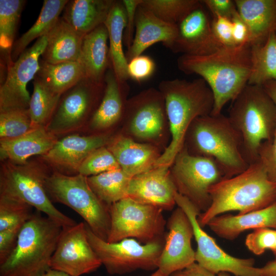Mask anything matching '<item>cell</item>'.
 Instances as JSON below:
<instances>
[{
	"mask_svg": "<svg viewBox=\"0 0 276 276\" xmlns=\"http://www.w3.org/2000/svg\"><path fill=\"white\" fill-rule=\"evenodd\" d=\"M209 192L211 204L197 217L201 227L227 212L237 211L242 215L269 206L276 201V183L269 180L258 160L241 173L214 185Z\"/></svg>",
	"mask_w": 276,
	"mask_h": 276,
	"instance_id": "cell-3",
	"label": "cell"
},
{
	"mask_svg": "<svg viewBox=\"0 0 276 276\" xmlns=\"http://www.w3.org/2000/svg\"><path fill=\"white\" fill-rule=\"evenodd\" d=\"M170 276H217V275L195 262L188 267L172 273Z\"/></svg>",
	"mask_w": 276,
	"mask_h": 276,
	"instance_id": "cell-49",
	"label": "cell"
},
{
	"mask_svg": "<svg viewBox=\"0 0 276 276\" xmlns=\"http://www.w3.org/2000/svg\"><path fill=\"white\" fill-rule=\"evenodd\" d=\"M201 3L209 9L213 16H221L231 20L237 12L234 1L232 0H203Z\"/></svg>",
	"mask_w": 276,
	"mask_h": 276,
	"instance_id": "cell-47",
	"label": "cell"
},
{
	"mask_svg": "<svg viewBox=\"0 0 276 276\" xmlns=\"http://www.w3.org/2000/svg\"><path fill=\"white\" fill-rule=\"evenodd\" d=\"M24 0H0V45L10 50L23 7Z\"/></svg>",
	"mask_w": 276,
	"mask_h": 276,
	"instance_id": "cell-37",
	"label": "cell"
},
{
	"mask_svg": "<svg viewBox=\"0 0 276 276\" xmlns=\"http://www.w3.org/2000/svg\"><path fill=\"white\" fill-rule=\"evenodd\" d=\"M163 210L127 197L110 205V228L107 241L136 239L144 244L164 238Z\"/></svg>",
	"mask_w": 276,
	"mask_h": 276,
	"instance_id": "cell-12",
	"label": "cell"
},
{
	"mask_svg": "<svg viewBox=\"0 0 276 276\" xmlns=\"http://www.w3.org/2000/svg\"><path fill=\"white\" fill-rule=\"evenodd\" d=\"M271 251H272L274 257H275V259H276V241H275V245L273 247V248L271 250Z\"/></svg>",
	"mask_w": 276,
	"mask_h": 276,
	"instance_id": "cell-55",
	"label": "cell"
},
{
	"mask_svg": "<svg viewBox=\"0 0 276 276\" xmlns=\"http://www.w3.org/2000/svg\"><path fill=\"white\" fill-rule=\"evenodd\" d=\"M260 276H276V259L260 268Z\"/></svg>",
	"mask_w": 276,
	"mask_h": 276,
	"instance_id": "cell-50",
	"label": "cell"
},
{
	"mask_svg": "<svg viewBox=\"0 0 276 276\" xmlns=\"http://www.w3.org/2000/svg\"><path fill=\"white\" fill-rule=\"evenodd\" d=\"M233 27V37L236 45L249 44L248 28L240 17L238 11L231 19Z\"/></svg>",
	"mask_w": 276,
	"mask_h": 276,
	"instance_id": "cell-48",
	"label": "cell"
},
{
	"mask_svg": "<svg viewBox=\"0 0 276 276\" xmlns=\"http://www.w3.org/2000/svg\"><path fill=\"white\" fill-rule=\"evenodd\" d=\"M60 95L48 89L35 77L29 111L34 128L48 125L57 108Z\"/></svg>",
	"mask_w": 276,
	"mask_h": 276,
	"instance_id": "cell-35",
	"label": "cell"
},
{
	"mask_svg": "<svg viewBox=\"0 0 276 276\" xmlns=\"http://www.w3.org/2000/svg\"><path fill=\"white\" fill-rule=\"evenodd\" d=\"M84 36L60 17L47 34V43L41 59L51 64L79 61Z\"/></svg>",
	"mask_w": 276,
	"mask_h": 276,
	"instance_id": "cell-28",
	"label": "cell"
},
{
	"mask_svg": "<svg viewBox=\"0 0 276 276\" xmlns=\"http://www.w3.org/2000/svg\"><path fill=\"white\" fill-rule=\"evenodd\" d=\"M158 89L163 95L171 139L155 167H170L183 146L186 133L197 118L211 114L214 100L213 93L201 78L192 81L174 79L162 80Z\"/></svg>",
	"mask_w": 276,
	"mask_h": 276,
	"instance_id": "cell-2",
	"label": "cell"
},
{
	"mask_svg": "<svg viewBox=\"0 0 276 276\" xmlns=\"http://www.w3.org/2000/svg\"><path fill=\"white\" fill-rule=\"evenodd\" d=\"M170 171L177 192L188 198L200 213L211 204L210 188L226 178L214 159L192 155L184 146L176 155Z\"/></svg>",
	"mask_w": 276,
	"mask_h": 276,
	"instance_id": "cell-10",
	"label": "cell"
},
{
	"mask_svg": "<svg viewBox=\"0 0 276 276\" xmlns=\"http://www.w3.org/2000/svg\"><path fill=\"white\" fill-rule=\"evenodd\" d=\"M177 65L182 73L198 75L206 82L214 96L211 114H218L248 84L251 70L250 45L224 47L205 56L181 55Z\"/></svg>",
	"mask_w": 276,
	"mask_h": 276,
	"instance_id": "cell-1",
	"label": "cell"
},
{
	"mask_svg": "<svg viewBox=\"0 0 276 276\" xmlns=\"http://www.w3.org/2000/svg\"><path fill=\"white\" fill-rule=\"evenodd\" d=\"M177 193L170 168L160 166L133 176L128 197L163 211H171L176 204L175 197Z\"/></svg>",
	"mask_w": 276,
	"mask_h": 276,
	"instance_id": "cell-21",
	"label": "cell"
},
{
	"mask_svg": "<svg viewBox=\"0 0 276 276\" xmlns=\"http://www.w3.org/2000/svg\"><path fill=\"white\" fill-rule=\"evenodd\" d=\"M211 22L215 37L223 47L236 45L233 40L232 22L230 19L221 16H214Z\"/></svg>",
	"mask_w": 276,
	"mask_h": 276,
	"instance_id": "cell-44",
	"label": "cell"
},
{
	"mask_svg": "<svg viewBox=\"0 0 276 276\" xmlns=\"http://www.w3.org/2000/svg\"><path fill=\"white\" fill-rule=\"evenodd\" d=\"M47 39V34L38 38L15 61L10 62L6 79L0 87V111L29 108L31 96L27 86L39 70L40 57Z\"/></svg>",
	"mask_w": 276,
	"mask_h": 276,
	"instance_id": "cell-15",
	"label": "cell"
},
{
	"mask_svg": "<svg viewBox=\"0 0 276 276\" xmlns=\"http://www.w3.org/2000/svg\"><path fill=\"white\" fill-rule=\"evenodd\" d=\"M233 102L228 118L242 136L244 155L250 165L258 160L261 144L274 136L276 108L262 86L249 84Z\"/></svg>",
	"mask_w": 276,
	"mask_h": 276,
	"instance_id": "cell-6",
	"label": "cell"
},
{
	"mask_svg": "<svg viewBox=\"0 0 276 276\" xmlns=\"http://www.w3.org/2000/svg\"><path fill=\"white\" fill-rule=\"evenodd\" d=\"M217 276H231L229 273L227 272H220L217 274Z\"/></svg>",
	"mask_w": 276,
	"mask_h": 276,
	"instance_id": "cell-54",
	"label": "cell"
},
{
	"mask_svg": "<svg viewBox=\"0 0 276 276\" xmlns=\"http://www.w3.org/2000/svg\"><path fill=\"white\" fill-rule=\"evenodd\" d=\"M62 228L41 212L34 213L21 228L14 250L0 264V276H40L50 269Z\"/></svg>",
	"mask_w": 276,
	"mask_h": 276,
	"instance_id": "cell-5",
	"label": "cell"
},
{
	"mask_svg": "<svg viewBox=\"0 0 276 276\" xmlns=\"http://www.w3.org/2000/svg\"><path fill=\"white\" fill-rule=\"evenodd\" d=\"M155 68V63L150 56L142 54L134 57L128 62L129 79L138 82L145 81L152 76Z\"/></svg>",
	"mask_w": 276,
	"mask_h": 276,
	"instance_id": "cell-42",
	"label": "cell"
},
{
	"mask_svg": "<svg viewBox=\"0 0 276 276\" xmlns=\"http://www.w3.org/2000/svg\"><path fill=\"white\" fill-rule=\"evenodd\" d=\"M105 84L86 78L62 95L47 126L56 135L88 125L103 98Z\"/></svg>",
	"mask_w": 276,
	"mask_h": 276,
	"instance_id": "cell-14",
	"label": "cell"
},
{
	"mask_svg": "<svg viewBox=\"0 0 276 276\" xmlns=\"http://www.w3.org/2000/svg\"><path fill=\"white\" fill-rule=\"evenodd\" d=\"M275 35H276V30H275Z\"/></svg>",
	"mask_w": 276,
	"mask_h": 276,
	"instance_id": "cell-56",
	"label": "cell"
},
{
	"mask_svg": "<svg viewBox=\"0 0 276 276\" xmlns=\"http://www.w3.org/2000/svg\"><path fill=\"white\" fill-rule=\"evenodd\" d=\"M132 140L153 145L163 152L171 139L164 97L149 87L128 99L117 132Z\"/></svg>",
	"mask_w": 276,
	"mask_h": 276,
	"instance_id": "cell-7",
	"label": "cell"
},
{
	"mask_svg": "<svg viewBox=\"0 0 276 276\" xmlns=\"http://www.w3.org/2000/svg\"><path fill=\"white\" fill-rule=\"evenodd\" d=\"M33 208L20 200L0 195V231L22 227L34 214Z\"/></svg>",
	"mask_w": 276,
	"mask_h": 276,
	"instance_id": "cell-38",
	"label": "cell"
},
{
	"mask_svg": "<svg viewBox=\"0 0 276 276\" xmlns=\"http://www.w3.org/2000/svg\"><path fill=\"white\" fill-rule=\"evenodd\" d=\"M150 276H168V275L165 274L164 273L160 271L159 269H157V270L153 273H152Z\"/></svg>",
	"mask_w": 276,
	"mask_h": 276,
	"instance_id": "cell-53",
	"label": "cell"
},
{
	"mask_svg": "<svg viewBox=\"0 0 276 276\" xmlns=\"http://www.w3.org/2000/svg\"><path fill=\"white\" fill-rule=\"evenodd\" d=\"M131 178L120 169L89 176L87 179L96 195L110 205L128 197Z\"/></svg>",
	"mask_w": 276,
	"mask_h": 276,
	"instance_id": "cell-34",
	"label": "cell"
},
{
	"mask_svg": "<svg viewBox=\"0 0 276 276\" xmlns=\"http://www.w3.org/2000/svg\"><path fill=\"white\" fill-rule=\"evenodd\" d=\"M34 129L28 108L0 111V140L13 139Z\"/></svg>",
	"mask_w": 276,
	"mask_h": 276,
	"instance_id": "cell-39",
	"label": "cell"
},
{
	"mask_svg": "<svg viewBox=\"0 0 276 276\" xmlns=\"http://www.w3.org/2000/svg\"><path fill=\"white\" fill-rule=\"evenodd\" d=\"M106 147L121 169L131 177L154 168L163 153L153 145L135 142L118 132Z\"/></svg>",
	"mask_w": 276,
	"mask_h": 276,
	"instance_id": "cell-23",
	"label": "cell"
},
{
	"mask_svg": "<svg viewBox=\"0 0 276 276\" xmlns=\"http://www.w3.org/2000/svg\"><path fill=\"white\" fill-rule=\"evenodd\" d=\"M51 174L43 164L28 160L16 164L2 161L0 171V195L22 201L44 213L63 228L77 223L59 211L49 198L45 187Z\"/></svg>",
	"mask_w": 276,
	"mask_h": 276,
	"instance_id": "cell-8",
	"label": "cell"
},
{
	"mask_svg": "<svg viewBox=\"0 0 276 276\" xmlns=\"http://www.w3.org/2000/svg\"><path fill=\"white\" fill-rule=\"evenodd\" d=\"M85 227L88 241L108 273L123 274L137 269L158 268L165 237L145 244L133 238L109 243L95 235L86 223Z\"/></svg>",
	"mask_w": 276,
	"mask_h": 276,
	"instance_id": "cell-11",
	"label": "cell"
},
{
	"mask_svg": "<svg viewBox=\"0 0 276 276\" xmlns=\"http://www.w3.org/2000/svg\"><path fill=\"white\" fill-rule=\"evenodd\" d=\"M120 167L106 146L92 152L80 165L77 174L85 177L120 169Z\"/></svg>",
	"mask_w": 276,
	"mask_h": 276,
	"instance_id": "cell-40",
	"label": "cell"
},
{
	"mask_svg": "<svg viewBox=\"0 0 276 276\" xmlns=\"http://www.w3.org/2000/svg\"><path fill=\"white\" fill-rule=\"evenodd\" d=\"M101 265L88 241L85 222L62 228L50 261L51 268L70 276H81L96 271Z\"/></svg>",
	"mask_w": 276,
	"mask_h": 276,
	"instance_id": "cell-16",
	"label": "cell"
},
{
	"mask_svg": "<svg viewBox=\"0 0 276 276\" xmlns=\"http://www.w3.org/2000/svg\"><path fill=\"white\" fill-rule=\"evenodd\" d=\"M40 68L35 77L53 93L62 96L65 92L87 78L83 65L79 61L57 64L40 60Z\"/></svg>",
	"mask_w": 276,
	"mask_h": 276,
	"instance_id": "cell-31",
	"label": "cell"
},
{
	"mask_svg": "<svg viewBox=\"0 0 276 276\" xmlns=\"http://www.w3.org/2000/svg\"><path fill=\"white\" fill-rule=\"evenodd\" d=\"M201 4L198 0H142L140 6L162 20L177 25Z\"/></svg>",
	"mask_w": 276,
	"mask_h": 276,
	"instance_id": "cell-36",
	"label": "cell"
},
{
	"mask_svg": "<svg viewBox=\"0 0 276 276\" xmlns=\"http://www.w3.org/2000/svg\"><path fill=\"white\" fill-rule=\"evenodd\" d=\"M183 146L192 155L214 159L226 178L241 173L249 165L240 133L222 113L195 119L186 133Z\"/></svg>",
	"mask_w": 276,
	"mask_h": 276,
	"instance_id": "cell-4",
	"label": "cell"
},
{
	"mask_svg": "<svg viewBox=\"0 0 276 276\" xmlns=\"http://www.w3.org/2000/svg\"><path fill=\"white\" fill-rule=\"evenodd\" d=\"M167 224L168 232L165 237L157 269L170 276L196 262L195 251L191 244L194 236L193 226L182 209L178 206L173 211Z\"/></svg>",
	"mask_w": 276,
	"mask_h": 276,
	"instance_id": "cell-17",
	"label": "cell"
},
{
	"mask_svg": "<svg viewBox=\"0 0 276 276\" xmlns=\"http://www.w3.org/2000/svg\"><path fill=\"white\" fill-rule=\"evenodd\" d=\"M126 24V13L122 1H114L104 25L108 34L110 67L121 82L129 79L128 61L123 50Z\"/></svg>",
	"mask_w": 276,
	"mask_h": 276,
	"instance_id": "cell-30",
	"label": "cell"
},
{
	"mask_svg": "<svg viewBox=\"0 0 276 276\" xmlns=\"http://www.w3.org/2000/svg\"><path fill=\"white\" fill-rule=\"evenodd\" d=\"M258 160L269 180L276 183V128L272 139L261 144L258 150Z\"/></svg>",
	"mask_w": 276,
	"mask_h": 276,
	"instance_id": "cell-43",
	"label": "cell"
},
{
	"mask_svg": "<svg viewBox=\"0 0 276 276\" xmlns=\"http://www.w3.org/2000/svg\"><path fill=\"white\" fill-rule=\"evenodd\" d=\"M177 34V25L162 20L140 5L136 13L133 39L125 53L127 61L156 43L162 42L170 49Z\"/></svg>",
	"mask_w": 276,
	"mask_h": 276,
	"instance_id": "cell-22",
	"label": "cell"
},
{
	"mask_svg": "<svg viewBox=\"0 0 276 276\" xmlns=\"http://www.w3.org/2000/svg\"><path fill=\"white\" fill-rule=\"evenodd\" d=\"M122 2L127 17V24L124 33V43L128 49L130 47L133 39L136 13L142 0H123Z\"/></svg>",
	"mask_w": 276,
	"mask_h": 276,
	"instance_id": "cell-46",
	"label": "cell"
},
{
	"mask_svg": "<svg viewBox=\"0 0 276 276\" xmlns=\"http://www.w3.org/2000/svg\"><path fill=\"white\" fill-rule=\"evenodd\" d=\"M67 0H44L39 16L33 25L13 43L11 62L15 61L34 39L46 35L55 25L68 3Z\"/></svg>",
	"mask_w": 276,
	"mask_h": 276,
	"instance_id": "cell-32",
	"label": "cell"
},
{
	"mask_svg": "<svg viewBox=\"0 0 276 276\" xmlns=\"http://www.w3.org/2000/svg\"><path fill=\"white\" fill-rule=\"evenodd\" d=\"M40 276H70L68 274L54 269L50 268Z\"/></svg>",
	"mask_w": 276,
	"mask_h": 276,
	"instance_id": "cell-52",
	"label": "cell"
},
{
	"mask_svg": "<svg viewBox=\"0 0 276 276\" xmlns=\"http://www.w3.org/2000/svg\"><path fill=\"white\" fill-rule=\"evenodd\" d=\"M102 100L88 124L89 134L115 133L120 127L130 87L127 81L121 82L110 67L105 78Z\"/></svg>",
	"mask_w": 276,
	"mask_h": 276,
	"instance_id": "cell-20",
	"label": "cell"
},
{
	"mask_svg": "<svg viewBox=\"0 0 276 276\" xmlns=\"http://www.w3.org/2000/svg\"><path fill=\"white\" fill-rule=\"evenodd\" d=\"M251 70L248 84L262 86L276 81V35L271 33L261 44L250 45Z\"/></svg>",
	"mask_w": 276,
	"mask_h": 276,
	"instance_id": "cell-33",
	"label": "cell"
},
{
	"mask_svg": "<svg viewBox=\"0 0 276 276\" xmlns=\"http://www.w3.org/2000/svg\"><path fill=\"white\" fill-rule=\"evenodd\" d=\"M175 199L176 204L182 209L192 223L197 244L196 263L216 275L227 272L235 276H260V268L254 266V259H242L229 255L202 229L197 220L200 212L188 198L177 192Z\"/></svg>",
	"mask_w": 276,
	"mask_h": 276,
	"instance_id": "cell-13",
	"label": "cell"
},
{
	"mask_svg": "<svg viewBox=\"0 0 276 276\" xmlns=\"http://www.w3.org/2000/svg\"><path fill=\"white\" fill-rule=\"evenodd\" d=\"M262 87L272 101L276 108V81H269L266 82Z\"/></svg>",
	"mask_w": 276,
	"mask_h": 276,
	"instance_id": "cell-51",
	"label": "cell"
},
{
	"mask_svg": "<svg viewBox=\"0 0 276 276\" xmlns=\"http://www.w3.org/2000/svg\"><path fill=\"white\" fill-rule=\"evenodd\" d=\"M58 140L46 126H41L19 137L0 140L1 160L25 164L33 156H42L47 154Z\"/></svg>",
	"mask_w": 276,
	"mask_h": 276,
	"instance_id": "cell-25",
	"label": "cell"
},
{
	"mask_svg": "<svg viewBox=\"0 0 276 276\" xmlns=\"http://www.w3.org/2000/svg\"><path fill=\"white\" fill-rule=\"evenodd\" d=\"M114 1H68L62 18L77 31L85 35L106 21Z\"/></svg>",
	"mask_w": 276,
	"mask_h": 276,
	"instance_id": "cell-29",
	"label": "cell"
},
{
	"mask_svg": "<svg viewBox=\"0 0 276 276\" xmlns=\"http://www.w3.org/2000/svg\"><path fill=\"white\" fill-rule=\"evenodd\" d=\"M276 229L270 228H259L248 234L245 239V245L256 255L263 254L267 249L272 250L275 244Z\"/></svg>",
	"mask_w": 276,
	"mask_h": 276,
	"instance_id": "cell-41",
	"label": "cell"
},
{
	"mask_svg": "<svg viewBox=\"0 0 276 276\" xmlns=\"http://www.w3.org/2000/svg\"><path fill=\"white\" fill-rule=\"evenodd\" d=\"M237 10L246 24L250 45L263 43L276 30V0H235Z\"/></svg>",
	"mask_w": 276,
	"mask_h": 276,
	"instance_id": "cell-26",
	"label": "cell"
},
{
	"mask_svg": "<svg viewBox=\"0 0 276 276\" xmlns=\"http://www.w3.org/2000/svg\"><path fill=\"white\" fill-rule=\"evenodd\" d=\"M45 187L52 202L62 203L74 210L95 235L107 241L111 222L110 205L93 192L87 177L54 171L48 176Z\"/></svg>",
	"mask_w": 276,
	"mask_h": 276,
	"instance_id": "cell-9",
	"label": "cell"
},
{
	"mask_svg": "<svg viewBox=\"0 0 276 276\" xmlns=\"http://www.w3.org/2000/svg\"><path fill=\"white\" fill-rule=\"evenodd\" d=\"M108 34L102 24L84 35L79 62L83 65L89 79L104 83L106 73L110 67L108 45Z\"/></svg>",
	"mask_w": 276,
	"mask_h": 276,
	"instance_id": "cell-27",
	"label": "cell"
},
{
	"mask_svg": "<svg viewBox=\"0 0 276 276\" xmlns=\"http://www.w3.org/2000/svg\"><path fill=\"white\" fill-rule=\"evenodd\" d=\"M212 20L201 4L178 24V34L170 50L182 55L201 56L224 47L215 37Z\"/></svg>",
	"mask_w": 276,
	"mask_h": 276,
	"instance_id": "cell-18",
	"label": "cell"
},
{
	"mask_svg": "<svg viewBox=\"0 0 276 276\" xmlns=\"http://www.w3.org/2000/svg\"><path fill=\"white\" fill-rule=\"evenodd\" d=\"M114 134L68 135L58 140L52 148L41 157L54 167L56 171L76 175L84 159L96 149L106 146Z\"/></svg>",
	"mask_w": 276,
	"mask_h": 276,
	"instance_id": "cell-19",
	"label": "cell"
},
{
	"mask_svg": "<svg viewBox=\"0 0 276 276\" xmlns=\"http://www.w3.org/2000/svg\"><path fill=\"white\" fill-rule=\"evenodd\" d=\"M206 226L218 237L229 240L235 239L248 229H276V201L265 208L244 214L219 215L211 219Z\"/></svg>",
	"mask_w": 276,
	"mask_h": 276,
	"instance_id": "cell-24",
	"label": "cell"
},
{
	"mask_svg": "<svg viewBox=\"0 0 276 276\" xmlns=\"http://www.w3.org/2000/svg\"><path fill=\"white\" fill-rule=\"evenodd\" d=\"M22 227L0 231V264L5 262L14 250Z\"/></svg>",
	"mask_w": 276,
	"mask_h": 276,
	"instance_id": "cell-45",
	"label": "cell"
}]
</instances>
